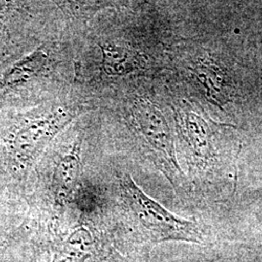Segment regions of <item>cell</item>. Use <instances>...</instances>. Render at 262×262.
<instances>
[{"instance_id": "7a4b0ae2", "label": "cell", "mask_w": 262, "mask_h": 262, "mask_svg": "<svg viewBox=\"0 0 262 262\" xmlns=\"http://www.w3.org/2000/svg\"><path fill=\"white\" fill-rule=\"evenodd\" d=\"M129 122L149 159L174 189H187V179L179 166L172 130L159 106L145 97H135L129 107Z\"/></svg>"}, {"instance_id": "52a82bcc", "label": "cell", "mask_w": 262, "mask_h": 262, "mask_svg": "<svg viewBox=\"0 0 262 262\" xmlns=\"http://www.w3.org/2000/svg\"><path fill=\"white\" fill-rule=\"evenodd\" d=\"M81 142H76L69 152L66 154L56 165L55 172V187L56 194L60 200H63L75 187L78 181L81 161H80Z\"/></svg>"}, {"instance_id": "8992f818", "label": "cell", "mask_w": 262, "mask_h": 262, "mask_svg": "<svg viewBox=\"0 0 262 262\" xmlns=\"http://www.w3.org/2000/svg\"><path fill=\"white\" fill-rule=\"evenodd\" d=\"M192 71L205 90L207 98L212 103L223 107L230 101L228 76L213 60H199L192 68Z\"/></svg>"}, {"instance_id": "9c48e42d", "label": "cell", "mask_w": 262, "mask_h": 262, "mask_svg": "<svg viewBox=\"0 0 262 262\" xmlns=\"http://www.w3.org/2000/svg\"><path fill=\"white\" fill-rule=\"evenodd\" d=\"M46 54L42 50H36L31 55L23 58L10 69L0 82V91L15 84L28 81L41 70L46 61Z\"/></svg>"}, {"instance_id": "277c9868", "label": "cell", "mask_w": 262, "mask_h": 262, "mask_svg": "<svg viewBox=\"0 0 262 262\" xmlns=\"http://www.w3.org/2000/svg\"><path fill=\"white\" fill-rule=\"evenodd\" d=\"M80 113V108L58 109L45 118L28 122L15 135L13 144L19 160H28L43 148L59 129Z\"/></svg>"}, {"instance_id": "5b68a950", "label": "cell", "mask_w": 262, "mask_h": 262, "mask_svg": "<svg viewBox=\"0 0 262 262\" xmlns=\"http://www.w3.org/2000/svg\"><path fill=\"white\" fill-rule=\"evenodd\" d=\"M112 252L86 228L70 235L58 249L53 262H110Z\"/></svg>"}, {"instance_id": "6da1fadb", "label": "cell", "mask_w": 262, "mask_h": 262, "mask_svg": "<svg viewBox=\"0 0 262 262\" xmlns=\"http://www.w3.org/2000/svg\"><path fill=\"white\" fill-rule=\"evenodd\" d=\"M124 205L127 208L141 243L183 241L203 245L206 231L202 225L177 216L148 196L128 174L120 179Z\"/></svg>"}, {"instance_id": "3957f363", "label": "cell", "mask_w": 262, "mask_h": 262, "mask_svg": "<svg viewBox=\"0 0 262 262\" xmlns=\"http://www.w3.org/2000/svg\"><path fill=\"white\" fill-rule=\"evenodd\" d=\"M175 111V120L181 138L190 151V160L198 170L210 166L217 156L215 149V136L220 127L219 124L210 120L201 113H198L187 102L179 106Z\"/></svg>"}, {"instance_id": "ba28073f", "label": "cell", "mask_w": 262, "mask_h": 262, "mask_svg": "<svg viewBox=\"0 0 262 262\" xmlns=\"http://www.w3.org/2000/svg\"><path fill=\"white\" fill-rule=\"evenodd\" d=\"M100 48L103 54V69L109 75H124L140 66V55L132 50L111 44L101 45Z\"/></svg>"}]
</instances>
